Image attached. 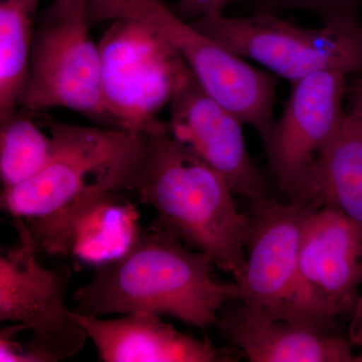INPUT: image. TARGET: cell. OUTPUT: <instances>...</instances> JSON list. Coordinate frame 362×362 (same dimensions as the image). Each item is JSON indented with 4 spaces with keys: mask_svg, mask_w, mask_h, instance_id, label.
Masks as SVG:
<instances>
[{
    "mask_svg": "<svg viewBox=\"0 0 362 362\" xmlns=\"http://www.w3.org/2000/svg\"><path fill=\"white\" fill-rule=\"evenodd\" d=\"M52 152L30 180L2 189L1 207L25 218L40 251L68 255L78 221L105 202L132 192L147 133L47 121Z\"/></svg>",
    "mask_w": 362,
    "mask_h": 362,
    "instance_id": "cell-1",
    "label": "cell"
},
{
    "mask_svg": "<svg viewBox=\"0 0 362 362\" xmlns=\"http://www.w3.org/2000/svg\"><path fill=\"white\" fill-rule=\"evenodd\" d=\"M213 261L163 230L138 228L125 251L98 263L74 294L86 317L148 312L199 328L216 326L223 305L240 299L235 281L214 278Z\"/></svg>",
    "mask_w": 362,
    "mask_h": 362,
    "instance_id": "cell-2",
    "label": "cell"
},
{
    "mask_svg": "<svg viewBox=\"0 0 362 362\" xmlns=\"http://www.w3.org/2000/svg\"><path fill=\"white\" fill-rule=\"evenodd\" d=\"M132 192L158 214L152 228L207 255L235 283L246 269L249 214L238 206L223 175L166 129L147 133Z\"/></svg>",
    "mask_w": 362,
    "mask_h": 362,
    "instance_id": "cell-3",
    "label": "cell"
},
{
    "mask_svg": "<svg viewBox=\"0 0 362 362\" xmlns=\"http://www.w3.org/2000/svg\"><path fill=\"white\" fill-rule=\"evenodd\" d=\"M90 23L137 21L180 54L202 87L258 133L263 146L274 122L277 77L199 32L162 0H88Z\"/></svg>",
    "mask_w": 362,
    "mask_h": 362,
    "instance_id": "cell-4",
    "label": "cell"
},
{
    "mask_svg": "<svg viewBox=\"0 0 362 362\" xmlns=\"http://www.w3.org/2000/svg\"><path fill=\"white\" fill-rule=\"evenodd\" d=\"M199 32L244 59L290 83L319 71L354 76L362 71V25L358 18L305 28L277 14L190 21Z\"/></svg>",
    "mask_w": 362,
    "mask_h": 362,
    "instance_id": "cell-5",
    "label": "cell"
},
{
    "mask_svg": "<svg viewBox=\"0 0 362 362\" xmlns=\"http://www.w3.org/2000/svg\"><path fill=\"white\" fill-rule=\"evenodd\" d=\"M88 0L52 4L35 30L21 109H70L113 127L102 90L99 47L90 39Z\"/></svg>",
    "mask_w": 362,
    "mask_h": 362,
    "instance_id": "cell-6",
    "label": "cell"
},
{
    "mask_svg": "<svg viewBox=\"0 0 362 362\" xmlns=\"http://www.w3.org/2000/svg\"><path fill=\"white\" fill-rule=\"evenodd\" d=\"M99 47L102 90L113 127L152 133L188 66L157 33L130 20L113 21Z\"/></svg>",
    "mask_w": 362,
    "mask_h": 362,
    "instance_id": "cell-7",
    "label": "cell"
},
{
    "mask_svg": "<svg viewBox=\"0 0 362 362\" xmlns=\"http://www.w3.org/2000/svg\"><path fill=\"white\" fill-rule=\"evenodd\" d=\"M18 243L0 258V321L33 332L25 362H58L84 347L87 332L66 308L64 297L71 270L40 265V247L25 218H13Z\"/></svg>",
    "mask_w": 362,
    "mask_h": 362,
    "instance_id": "cell-8",
    "label": "cell"
},
{
    "mask_svg": "<svg viewBox=\"0 0 362 362\" xmlns=\"http://www.w3.org/2000/svg\"><path fill=\"white\" fill-rule=\"evenodd\" d=\"M362 288V233L337 209L307 218L298 258L296 307L309 322L334 326L350 317Z\"/></svg>",
    "mask_w": 362,
    "mask_h": 362,
    "instance_id": "cell-9",
    "label": "cell"
},
{
    "mask_svg": "<svg viewBox=\"0 0 362 362\" xmlns=\"http://www.w3.org/2000/svg\"><path fill=\"white\" fill-rule=\"evenodd\" d=\"M322 206L272 197L250 202L246 269L235 283L240 301L276 318L305 321L296 307L300 244L307 218Z\"/></svg>",
    "mask_w": 362,
    "mask_h": 362,
    "instance_id": "cell-10",
    "label": "cell"
},
{
    "mask_svg": "<svg viewBox=\"0 0 362 362\" xmlns=\"http://www.w3.org/2000/svg\"><path fill=\"white\" fill-rule=\"evenodd\" d=\"M347 78L340 71H319L291 84L284 111L274 122L265 146L276 185L289 201L341 129L347 116L343 108Z\"/></svg>",
    "mask_w": 362,
    "mask_h": 362,
    "instance_id": "cell-11",
    "label": "cell"
},
{
    "mask_svg": "<svg viewBox=\"0 0 362 362\" xmlns=\"http://www.w3.org/2000/svg\"><path fill=\"white\" fill-rule=\"evenodd\" d=\"M169 132L218 171L235 197L249 202L271 197L265 175L252 161L239 117L214 99L190 69L169 103Z\"/></svg>",
    "mask_w": 362,
    "mask_h": 362,
    "instance_id": "cell-12",
    "label": "cell"
},
{
    "mask_svg": "<svg viewBox=\"0 0 362 362\" xmlns=\"http://www.w3.org/2000/svg\"><path fill=\"white\" fill-rule=\"evenodd\" d=\"M216 326L251 362H356L349 337L334 326L276 318L239 299L223 305Z\"/></svg>",
    "mask_w": 362,
    "mask_h": 362,
    "instance_id": "cell-13",
    "label": "cell"
},
{
    "mask_svg": "<svg viewBox=\"0 0 362 362\" xmlns=\"http://www.w3.org/2000/svg\"><path fill=\"white\" fill-rule=\"evenodd\" d=\"M71 315L84 327L105 362H230L235 357L207 339L175 329L156 314L135 312L117 319Z\"/></svg>",
    "mask_w": 362,
    "mask_h": 362,
    "instance_id": "cell-14",
    "label": "cell"
},
{
    "mask_svg": "<svg viewBox=\"0 0 362 362\" xmlns=\"http://www.w3.org/2000/svg\"><path fill=\"white\" fill-rule=\"evenodd\" d=\"M293 201L333 207L362 233V128L349 113Z\"/></svg>",
    "mask_w": 362,
    "mask_h": 362,
    "instance_id": "cell-15",
    "label": "cell"
},
{
    "mask_svg": "<svg viewBox=\"0 0 362 362\" xmlns=\"http://www.w3.org/2000/svg\"><path fill=\"white\" fill-rule=\"evenodd\" d=\"M40 0H0V119L21 109Z\"/></svg>",
    "mask_w": 362,
    "mask_h": 362,
    "instance_id": "cell-16",
    "label": "cell"
},
{
    "mask_svg": "<svg viewBox=\"0 0 362 362\" xmlns=\"http://www.w3.org/2000/svg\"><path fill=\"white\" fill-rule=\"evenodd\" d=\"M18 109L0 119V176L2 189L30 180L44 168L52 152L51 136Z\"/></svg>",
    "mask_w": 362,
    "mask_h": 362,
    "instance_id": "cell-17",
    "label": "cell"
},
{
    "mask_svg": "<svg viewBox=\"0 0 362 362\" xmlns=\"http://www.w3.org/2000/svg\"><path fill=\"white\" fill-rule=\"evenodd\" d=\"M255 13L278 14L282 11H307L326 23L356 20L362 0H252Z\"/></svg>",
    "mask_w": 362,
    "mask_h": 362,
    "instance_id": "cell-18",
    "label": "cell"
},
{
    "mask_svg": "<svg viewBox=\"0 0 362 362\" xmlns=\"http://www.w3.org/2000/svg\"><path fill=\"white\" fill-rule=\"evenodd\" d=\"M235 1L240 0H177L173 11L183 21L190 23L202 18L223 16L226 7Z\"/></svg>",
    "mask_w": 362,
    "mask_h": 362,
    "instance_id": "cell-19",
    "label": "cell"
},
{
    "mask_svg": "<svg viewBox=\"0 0 362 362\" xmlns=\"http://www.w3.org/2000/svg\"><path fill=\"white\" fill-rule=\"evenodd\" d=\"M26 330L25 326L18 325L2 327L0 331V361L1 362H25V349L13 337L21 331Z\"/></svg>",
    "mask_w": 362,
    "mask_h": 362,
    "instance_id": "cell-20",
    "label": "cell"
},
{
    "mask_svg": "<svg viewBox=\"0 0 362 362\" xmlns=\"http://www.w3.org/2000/svg\"><path fill=\"white\" fill-rule=\"evenodd\" d=\"M354 76V78L347 83L346 99L349 106L347 113L362 128V71Z\"/></svg>",
    "mask_w": 362,
    "mask_h": 362,
    "instance_id": "cell-21",
    "label": "cell"
},
{
    "mask_svg": "<svg viewBox=\"0 0 362 362\" xmlns=\"http://www.w3.org/2000/svg\"><path fill=\"white\" fill-rule=\"evenodd\" d=\"M349 337L350 343L354 349L359 350L357 354L356 362H362V288L361 294L349 317Z\"/></svg>",
    "mask_w": 362,
    "mask_h": 362,
    "instance_id": "cell-22",
    "label": "cell"
},
{
    "mask_svg": "<svg viewBox=\"0 0 362 362\" xmlns=\"http://www.w3.org/2000/svg\"><path fill=\"white\" fill-rule=\"evenodd\" d=\"M71 1H73V0H54V6H66V4H70Z\"/></svg>",
    "mask_w": 362,
    "mask_h": 362,
    "instance_id": "cell-23",
    "label": "cell"
}]
</instances>
